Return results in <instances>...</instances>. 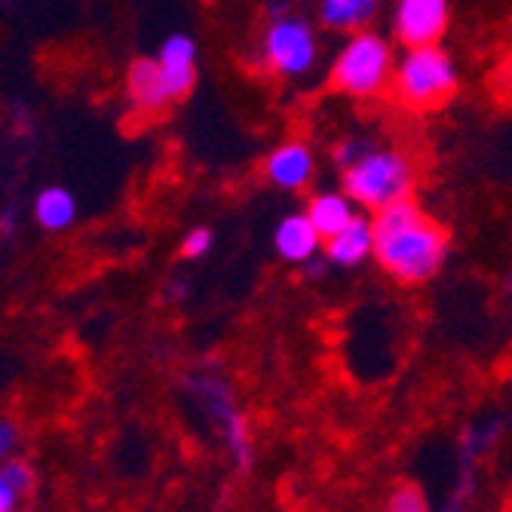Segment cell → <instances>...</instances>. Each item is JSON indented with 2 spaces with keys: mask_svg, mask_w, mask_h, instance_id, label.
Segmentation results:
<instances>
[{
  "mask_svg": "<svg viewBox=\"0 0 512 512\" xmlns=\"http://www.w3.org/2000/svg\"><path fill=\"white\" fill-rule=\"evenodd\" d=\"M371 221H375V252H371V258L396 283L421 286L445 267V227L411 197L375 212Z\"/></svg>",
  "mask_w": 512,
  "mask_h": 512,
  "instance_id": "1",
  "label": "cell"
},
{
  "mask_svg": "<svg viewBox=\"0 0 512 512\" xmlns=\"http://www.w3.org/2000/svg\"><path fill=\"white\" fill-rule=\"evenodd\" d=\"M396 59L399 53L381 31H371V28L350 31L332 59L329 83L341 96L356 99V102L381 99L393 86Z\"/></svg>",
  "mask_w": 512,
  "mask_h": 512,
  "instance_id": "2",
  "label": "cell"
},
{
  "mask_svg": "<svg viewBox=\"0 0 512 512\" xmlns=\"http://www.w3.org/2000/svg\"><path fill=\"white\" fill-rule=\"evenodd\" d=\"M414 163L399 148L368 145L350 166L341 169V188L365 212H381L414 194Z\"/></svg>",
  "mask_w": 512,
  "mask_h": 512,
  "instance_id": "3",
  "label": "cell"
},
{
  "mask_svg": "<svg viewBox=\"0 0 512 512\" xmlns=\"http://www.w3.org/2000/svg\"><path fill=\"white\" fill-rule=\"evenodd\" d=\"M460 86V68L442 43L405 46L396 59L390 92L408 111H436Z\"/></svg>",
  "mask_w": 512,
  "mask_h": 512,
  "instance_id": "4",
  "label": "cell"
},
{
  "mask_svg": "<svg viewBox=\"0 0 512 512\" xmlns=\"http://www.w3.org/2000/svg\"><path fill=\"white\" fill-rule=\"evenodd\" d=\"M319 53H322V43H319L313 22L304 16H295V13L273 16L261 34L264 65L286 80L307 77L316 68Z\"/></svg>",
  "mask_w": 512,
  "mask_h": 512,
  "instance_id": "5",
  "label": "cell"
},
{
  "mask_svg": "<svg viewBox=\"0 0 512 512\" xmlns=\"http://www.w3.org/2000/svg\"><path fill=\"white\" fill-rule=\"evenodd\" d=\"M451 19V0H396L393 34L402 46L442 43Z\"/></svg>",
  "mask_w": 512,
  "mask_h": 512,
  "instance_id": "6",
  "label": "cell"
},
{
  "mask_svg": "<svg viewBox=\"0 0 512 512\" xmlns=\"http://www.w3.org/2000/svg\"><path fill=\"white\" fill-rule=\"evenodd\" d=\"M261 175L270 188L283 194L307 191L316 178V154L304 138H286L273 151H267L261 163Z\"/></svg>",
  "mask_w": 512,
  "mask_h": 512,
  "instance_id": "7",
  "label": "cell"
},
{
  "mask_svg": "<svg viewBox=\"0 0 512 512\" xmlns=\"http://www.w3.org/2000/svg\"><path fill=\"white\" fill-rule=\"evenodd\" d=\"M194 390L200 393V399L209 405L212 417L221 424L224 442L227 448L234 451L240 467H249L252 463V439H249V427H246V417L237 408L234 396H230L227 384L221 378H194Z\"/></svg>",
  "mask_w": 512,
  "mask_h": 512,
  "instance_id": "8",
  "label": "cell"
},
{
  "mask_svg": "<svg viewBox=\"0 0 512 512\" xmlns=\"http://www.w3.org/2000/svg\"><path fill=\"white\" fill-rule=\"evenodd\" d=\"M197 40L191 34H169L160 43V71L166 77L172 102L188 99L197 86Z\"/></svg>",
  "mask_w": 512,
  "mask_h": 512,
  "instance_id": "9",
  "label": "cell"
},
{
  "mask_svg": "<svg viewBox=\"0 0 512 512\" xmlns=\"http://www.w3.org/2000/svg\"><path fill=\"white\" fill-rule=\"evenodd\" d=\"M322 237L307 218V212H289L273 227V249L286 264L304 267L322 255Z\"/></svg>",
  "mask_w": 512,
  "mask_h": 512,
  "instance_id": "10",
  "label": "cell"
},
{
  "mask_svg": "<svg viewBox=\"0 0 512 512\" xmlns=\"http://www.w3.org/2000/svg\"><path fill=\"white\" fill-rule=\"evenodd\" d=\"M371 252H375V221L362 212L347 227H341L338 234H332L322 243V258L335 267H344V270L365 264L371 258Z\"/></svg>",
  "mask_w": 512,
  "mask_h": 512,
  "instance_id": "11",
  "label": "cell"
},
{
  "mask_svg": "<svg viewBox=\"0 0 512 512\" xmlns=\"http://www.w3.org/2000/svg\"><path fill=\"white\" fill-rule=\"evenodd\" d=\"M307 218L313 221V227L319 230L322 240H329L332 234H338L341 227H347L356 215L359 206L353 203V197L338 188V191H319L307 200Z\"/></svg>",
  "mask_w": 512,
  "mask_h": 512,
  "instance_id": "12",
  "label": "cell"
},
{
  "mask_svg": "<svg viewBox=\"0 0 512 512\" xmlns=\"http://www.w3.org/2000/svg\"><path fill=\"white\" fill-rule=\"evenodd\" d=\"M126 86H129L132 102L142 111H160V108H166L172 102L166 77H163L157 59H138V62H132Z\"/></svg>",
  "mask_w": 512,
  "mask_h": 512,
  "instance_id": "13",
  "label": "cell"
},
{
  "mask_svg": "<svg viewBox=\"0 0 512 512\" xmlns=\"http://www.w3.org/2000/svg\"><path fill=\"white\" fill-rule=\"evenodd\" d=\"M381 0H319V22L332 31H359L378 16Z\"/></svg>",
  "mask_w": 512,
  "mask_h": 512,
  "instance_id": "14",
  "label": "cell"
},
{
  "mask_svg": "<svg viewBox=\"0 0 512 512\" xmlns=\"http://www.w3.org/2000/svg\"><path fill=\"white\" fill-rule=\"evenodd\" d=\"M34 215L46 230H65L77 218V200L65 188H46L34 200Z\"/></svg>",
  "mask_w": 512,
  "mask_h": 512,
  "instance_id": "15",
  "label": "cell"
},
{
  "mask_svg": "<svg viewBox=\"0 0 512 512\" xmlns=\"http://www.w3.org/2000/svg\"><path fill=\"white\" fill-rule=\"evenodd\" d=\"M212 246H215L212 227H194V230H188V234H184V240H181V255H184V258H191V261H200V258H206V255L212 252Z\"/></svg>",
  "mask_w": 512,
  "mask_h": 512,
  "instance_id": "16",
  "label": "cell"
},
{
  "mask_svg": "<svg viewBox=\"0 0 512 512\" xmlns=\"http://www.w3.org/2000/svg\"><path fill=\"white\" fill-rule=\"evenodd\" d=\"M387 512H427L424 494L417 491V488H411V485H405V488H399V491L390 497Z\"/></svg>",
  "mask_w": 512,
  "mask_h": 512,
  "instance_id": "17",
  "label": "cell"
},
{
  "mask_svg": "<svg viewBox=\"0 0 512 512\" xmlns=\"http://www.w3.org/2000/svg\"><path fill=\"white\" fill-rule=\"evenodd\" d=\"M0 470H4V476H7V482L13 485L16 494H28L34 488V473H31V467L25 460H7Z\"/></svg>",
  "mask_w": 512,
  "mask_h": 512,
  "instance_id": "18",
  "label": "cell"
},
{
  "mask_svg": "<svg viewBox=\"0 0 512 512\" xmlns=\"http://www.w3.org/2000/svg\"><path fill=\"white\" fill-rule=\"evenodd\" d=\"M368 145H371L368 138H344V142L335 148V163H338L341 169H344V166H350V163H353V160L368 148Z\"/></svg>",
  "mask_w": 512,
  "mask_h": 512,
  "instance_id": "19",
  "label": "cell"
},
{
  "mask_svg": "<svg viewBox=\"0 0 512 512\" xmlns=\"http://www.w3.org/2000/svg\"><path fill=\"white\" fill-rule=\"evenodd\" d=\"M16 439H19L16 427H13L10 421H4V417H0V460L10 457V451L16 448Z\"/></svg>",
  "mask_w": 512,
  "mask_h": 512,
  "instance_id": "20",
  "label": "cell"
},
{
  "mask_svg": "<svg viewBox=\"0 0 512 512\" xmlns=\"http://www.w3.org/2000/svg\"><path fill=\"white\" fill-rule=\"evenodd\" d=\"M16 500H19V494H16V491H13V485L7 482L4 470H0V512H13Z\"/></svg>",
  "mask_w": 512,
  "mask_h": 512,
  "instance_id": "21",
  "label": "cell"
},
{
  "mask_svg": "<svg viewBox=\"0 0 512 512\" xmlns=\"http://www.w3.org/2000/svg\"><path fill=\"white\" fill-rule=\"evenodd\" d=\"M188 292H191V283H188V279H172V283L166 286V295H169L172 301L188 298Z\"/></svg>",
  "mask_w": 512,
  "mask_h": 512,
  "instance_id": "22",
  "label": "cell"
},
{
  "mask_svg": "<svg viewBox=\"0 0 512 512\" xmlns=\"http://www.w3.org/2000/svg\"><path fill=\"white\" fill-rule=\"evenodd\" d=\"M13 230H16V209H7L4 215H0V234L10 237Z\"/></svg>",
  "mask_w": 512,
  "mask_h": 512,
  "instance_id": "23",
  "label": "cell"
}]
</instances>
